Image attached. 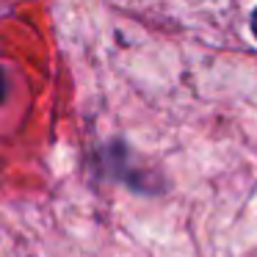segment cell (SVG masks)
Here are the masks:
<instances>
[{"mask_svg": "<svg viewBox=\"0 0 257 257\" xmlns=\"http://www.w3.org/2000/svg\"><path fill=\"white\" fill-rule=\"evenodd\" d=\"M251 34L257 36V9H254V12H251Z\"/></svg>", "mask_w": 257, "mask_h": 257, "instance_id": "7a4b0ae2", "label": "cell"}, {"mask_svg": "<svg viewBox=\"0 0 257 257\" xmlns=\"http://www.w3.org/2000/svg\"><path fill=\"white\" fill-rule=\"evenodd\" d=\"M3 97H6V75L0 69V102H3Z\"/></svg>", "mask_w": 257, "mask_h": 257, "instance_id": "6da1fadb", "label": "cell"}]
</instances>
